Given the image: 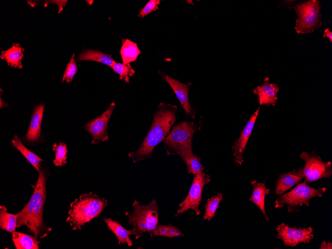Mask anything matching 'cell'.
Wrapping results in <instances>:
<instances>
[{"instance_id": "1", "label": "cell", "mask_w": 332, "mask_h": 249, "mask_svg": "<svg viewBox=\"0 0 332 249\" xmlns=\"http://www.w3.org/2000/svg\"><path fill=\"white\" fill-rule=\"evenodd\" d=\"M46 175L42 169L33 193L25 206L16 214L17 227L26 226L37 238H43L51 229L43 222V211L46 198Z\"/></svg>"}, {"instance_id": "2", "label": "cell", "mask_w": 332, "mask_h": 249, "mask_svg": "<svg viewBox=\"0 0 332 249\" xmlns=\"http://www.w3.org/2000/svg\"><path fill=\"white\" fill-rule=\"evenodd\" d=\"M177 107L161 103L159 105L152 126L138 149L130 152L128 156L134 163L151 157L155 148L164 141L176 121Z\"/></svg>"}, {"instance_id": "3", "label": "cell", "mask_w": 332, "mask_h": 249, "mask_svg": "<svg viewBox=\"0 0 332 249\" xmlns=\"http://www.w3.org/2000/svg\"><path fill=\"white\" fill-rule=\"evenodd\" d=\"M108 204L107 201L92 192L83 194L70 204L66 222L73 230H81L98 216Z\"/></svg>"}, {"instance_id": "4", "label": "cell", "mask_w": 332, "mask_h": 249, "mask_svg": "<svg viewBox=\"0 0 332 249\" xmlns=\"http://www.w3.org/2000/svg\"><path fill=\"white\" fill-rule=\"evenodd\" d=\"M133 212H126L129 224L133 226V235L136 239L145 233H152L159 224L158 205L155 199L147 205H141L135 199L133 203Z\"/></svg>"}, {"instance_id": "5", "label": "cell", "mask_w": 332, "mask_h": 249, "mask_svg": "<svg viewBox=\"0 0 332 249\" xmlns=\"http://www.w3.org/2000/svg\"><path fill=\"white\" fill-rule=\"evenodd\" d=\"M197 129L195 124L188 121L175 126L164 140L167 153L178 155L183 161L192 156V140Z\"/></svg>"}, {"instance_id": "6", "label": "cell", "mask_w": 332, "mask_h": 249, "mask_svg": "<svg viewBox=\"0 0 332 249\" xmlns=\"http://www.w3.org/2000/svg\"><path fill=\"white\" fill-rule=\"evenodd\" d=\"M321 5L318 0L300 2L292 7L297 15L294 27L297 34L312 33L322 25L320 12Z\"/></svg>"}, {"instance_id": "7", "label": "cell", "mask_w": 332, "mask_h": 249, "mask_svg": "<svg viewBox=\"0 0 332 249\" xmlns=\"http://www.w3.org/2000/svg\"><path fill=\"white\" fill-rule=\"evenodd\" d=\"M327 191L325 187L315 189L306 184L305 181L297 185L292 190L279 197L275 201V207L281 208L287 205L288 211L292 212L298 205L309 206V200L315 197H322Z\"/></svg>"}, {"instance_id": "8", "label": "cell", "mask_w": 332, "mask_h": 249, "mask_svg": "<svg viewBox=\"0 0 332 249\" xmlns=\"http://www.w3.org/2000/svg\"><path fill=\"white\" fill-rule=\"evenodd\" d=\"M310 156L307 152H303L300 158L305 162V166L301 169L306 182L316 181L324 177H330L332 174V163L325 162L317 155Z\"/></svg>"}, {"instance_id": "9", "label": "cell", "mask_w": 332, "mask_h": 249, "mask_svg": "<svg viewBox=\"0 0 332 249\" xmlns=\"http://www.w3.org/2000/svg\"><path fill=\"white\" fill-rule=\"evenodd\" d=\"M210 182V176L205 174L203 171L194 176L188 195L178 205L180 208L177 211L176 217L189 209L194 210L197 215L200 213L199 206L202 200L203 188Z\"/></svg>"}, {"instance_id": "10", "label": "cell", "mask_w": 332, "mask_h": 249, "mask_svg": "<svg viewBox=\"0 0 332 249\" xmlns=\"http://www.w3.org/2000/svg\"><path fill=\"white\" fill-rule=\"evenodd\" d=\"M276 230L277 238L281 240L284 245L295 247L300 243H309L314 238L312 234L313 229L311 227L308 228H297L290 227L288 225L282 223L279 225Z\"/></svg>"}, {"instance_id": "11", "label": "cell", "mask_w": 332, "mask_h": 249, "mask_svg": "<svg viewBox=\"0 0 332 249\" xmlns=\"http://www.w3.org/2000/svg\"><path fill=\"white\" fill-rule=\"evenodd\" d=\"M115 107V103L112 102L102 114L84 126V129L92 137L91 144H99L108 139L107 124Z\"/></svg>"}, {"instance_id": "12", "label": "cell", "mask_w": 332, "mask_h": 249, "mask_svg": "<svg viewBox=\"0 0 332 249\" xmlns=\"http://www.w3.org/2000/svg\"><path fill=\"white\" fill-rule=\"evenodd\" d=\"M259 111V108L253 113L243 129L239 139L232 147L234 161L238 166H242L243 163L244 151L253 128Z\"/></svg>"}, {"instance_id": "13", "label": "cell", "mask_w": 332, "mask_h": 249, "mask_svg": "<svg viewBox=\"0 0 332 249\" xmlns=\"http://www.w3.org/2000/svg\"><path fill=\"white\" fill-rule=\"evenodd\" d=\"M279 86L275 83H270L268 77L264 80V83L258 85L253 90V92L257 95L260 105H272L275 106L278 99L277 93Z\"/></svg>"}, {"instance_id": "14", "label": "cell", "mask_w": 332, "mask_h": 249, "mask_svg": "<svg viewBox=\"0 0 332 249\" xmlns=\"http://www.w3.org/2000/svg\"><path fill=\"white\" fill-rule=\"evenodd\" d=\"M162 78L171 87L180 104L184 108L186 114H191L192 108L188 99L189 84H184L178 80L173 79L166 75L162 74Z\"/></svg>"}, {"instance_id": "15", "label": "cell", "mask_w": 332, "mask_h": 249, "mask_svg": "<svg viewBox=\"0 0 332 249\" xmlns=\"http://www.w3.org/2000/svg\"><path fill=\"white\" fill-rule=\"evenodd\" d=\"M44 109V105L42 104L36 106L34 108L32 114L29 128L24 136L26 141L30 142H35L40 138Z\"/></svg>"}, {"instance_id": "16", "label": "cell", "mask_w": 332, "mask_h": 249, "mask_svg": "<svg viewBox=\"0 0 332 249\" xmlns=\"http://www.w3.org/2000/svg\"><path fill=\"white\" fill-rule=\"evenodd\" d=\"M303 177L300 168L282 174L279 176L276 184L275 194L277 195L282 194L297 184Z\"/></svg>"}, {"instance_id": "17", "label": "cell", "mask_w": 332, "mask_h": 249, "mask_svg": "<svg viewBox=\"0 0 332 249\" xmlns=\"http://www.w3.org/2000/svg\"><path fill=\"white\" fill-rule=\"evenodd\" d=\"M253 188V192L249 201L255 204L261 211L266 220L268 221L269 218L265 212L264 201L266 195L269 194L270 189L266 187L264 182H257L255 180L250 182Z\"/></svg>"}, {"instance_id": "18", "label": "cell", "mask_w": 332, "mask_h": 249, "mask_svg": "<svg viewBox=\"0 0 332 249\" xmlns=\"http://www.w3.org/2000/svg\"><path fill=\"white\" fill-rule=\"evenodd\" d=\"M24 51L19 43H13L10 48L1 52L0 58L5 60L8 66L21 69Z\"/></svg>"}, {"instance_id": "19", "label": "cell", "mask_w": 332, "mask_h": 249, "mask_svg": "<svg viewBox=\"0 0 332 249\" xmlns=\"http://www.w3.org/2000/svg\"><path fill=\"white\" fill-rule=\"evenodd\" d=\"M103 220L116 237L119 245L126 243L129 247L132 246L133 243L130 238V236L133 235L132 230L126 229L120 223L110 218H105Z\"/></svg>"}, {"instance_id": "20", "label": "cell", "mask_w": 332, "mask_h": 249, "mask_svg": "<svg viewBox=\"0 0 332 249\" xmlns=\"http://www.w3.org/2000/svg\"><path fill=\"white\" fill-rule=\"evenodd\" d=\"M78 61L87 60L99 62L112 67L116 63L110 54H106L98 50H84L78 57Z\"/></svg>"}, {"instance_id": "21", "label": "cell", "mask_w": 332, "mask_h": 249, "mask_svg": "<svg viewBox=\"0 0 332 249\" xmlns=\"http://www.w3.org/2000/svg\"><path fill=\"white\" fill-rule=\"evenodd\" d=\"M12 240L17 249H38L40 243L35 237L15 231Z\"/></svg>"}, {"instance_id": "22", "label": "cell", "mask_w": 332, "mask_h": 249, "mask_svg": "<svg viewBox=\"0 0 332 249\" xmlns=\"http://www.w3.org/2000/svg\"><path fill=\"white\" fill-rule=\"evenodd\" d=\"M10 142L12 146L18 150L39 172L40 170L39 163L43 160L25 147L17 135L13 137Z\"/></svg>"}, {"instance_id": "23", "label": "cell", "mask_w": 332, "mask_h": 249, "mask_svg": "<svg viewBox=\"0 0 332 249\" xmlns=\"http://www.w3.org/2000/svg\"><path fill=\"white\" fill-rule=\"evenodd\" d=\"M120 51L123 64L130 63L136 61L141 53L136 43L128 39H123Z\"/></svg>"}, {"instance_id": "24", "label": "cell", "mask_w": 332, "mask_h": 249, "mask_svg": "<svg viewBox=\"0 0 332 249\" xmlns=\"http://www.w3.org/2000/svg\"><path fill=\"white\" fill-rule=\"evenodd\" d=\"M17 227L16 215L9 213L4 206H0V228L11 233L15 231Z\"/></svg>"}, {"instance_id": "25", "label": "cell", "mask_w": 332, "mask_h": 249, "mask_svg": "<svg viewBox=\"0 0 332 249\" xmlns=\"http://www.w3.org/2000/svg\"><path fill=\"white\" fill-rule=\"evenodd\" d=\"M223 200V194L219 193L216 196L208 199L205 205V211L203 215L205 220L210 221L215 216L220 203Z\"/></svg>"}, {"instance_id": "26", "label": "cell", "mask_w": 332, "mask_h": 249, "mask_svg": "<svg viewBox=\"0 0 332 249\" xmlns=\"http://www.w3.org/2000/svg\"><path fill=\"white\" fill-rule=\"evenodd\" d=\"M53 151L55 152V159L53 163L56 166H61L67 163V145L65 143L54 144Z\"/></svg>"}, {"instance_id": "27", "label": "cell", "mask_w": 332, "mask_h": 249, "mask_svg": "<svg viewBox=\"0 0 332 249\" xmlns=\"http://www.w3.org/2000/svg\"><path fill=\"white\" fill-rule=\"evenodd\" d=\"M111 68L114 72L118 75L119 78L121 80H124L127 83H129L130 77H132L135 73L129 63L123 64L120 63H115Z\"/></svg>"}, {"instance_id": "28", "label": "cell", "mask_w": 332, "mask_h": 249, "mask_svg": "<svg viewBox=\"0 0 332 249\" xmlns=\"http://www.w3.org/2000/svg\"><path fill=\"white\" fill-rule=\"evenodd\" d=\"M189 173L194 176L203 171V168L200 163V159L194 155L187 158L184 161Z\"/></svg>"}, {"instance_id": "29", "label": "cell", "mask_w": 332, "mask_h": 249, "mask_svg": "<svg viewBox=\"0 0 332 249\" xmlns=\"http://www.w3.org/2000/svg\"><path fill=\"white\" fill-rule=\"evenodd\" d=\"M77 73V66L76 61L75 60V54H73L72 58L67 65L64 75L62 82L66 81L67 83L71 82Z\"/></svg>"}, {"instance_id": "30", "label": "cell", "mask_w": 332, "mask_h": 249, "mask_svg": "<svg viewBox=\"0 0 332 249\" xmlns=\"http://www.w3.org/2000/svg\"><path fill=\"white\" fill-rule=\"evenodd\" d=\"M160 3V0H150L145 6L139 12L138 16L140 18H143L144 16L147 15L149 13L154 11L156 10L159 8L158 5Z\"/></svg>"}, {"instance_id": "31", "label": "cell", "mask_w": 332, "mask_h": 249, "mask_svg": "<svg viewBox=\"0 0 332 249\" xmlns=\"http://www.w3.org/2000/svg\"><path fill=\"white\" fill-rule=\"evenodd\" d=\"M168 225H158L155 230L151 234V237L156 236L167 237Z\"/></svg>"}, {"instance_id": "32", "label": "cell", "mask_w": 332, "mask_h": 249, "mask_svg": "<svg viewBox=\"0 0 332 249\" xmlns=\"http://www.w3.org/2000/svg\"><path fill=\"white\" fill-rule=\"evenodd\" d=\"M181 236H183V234L178 229L170 225H168L167 238L172 239Z\"/></svg>"}, {"instance_id": "33", "label": "cell", "mask_w": 332, "mask_h": 249, "mask_svg": "<svg viewBox=\"0 0 332 249\" xmlns=\"http://www.w3.org/2000/svg\"><path fill=\"white\" fill-rule=\"evenodd\" d=\"M296 0H283L278 5V7L285 6L287 8L291 9L295 5Z\"/></svg>"}, {"instance_id": "34", "label": "cell", "mask_w": 332, "mask_h": 249, "mask_svg": "<svg viewBox=\"0 0 332 249\" xmlns=\"http://www.w3.org/2000/svg\"><path fill=\"white\" fill-rule=\"evenodd\" d=\"M320 249H332V243L330 242H326L325 241L322 242L320 247Z\"/></svg>"}, {"instance_id": "35", "label": "cell", "mask_w": 332, "mask_h": 249, "mask_svg": "<svg viewBox=\"0 0 332 249\" xmlns=\"http://www.w3.org/2000/svg\"><path fill=\"white\" fill-rule=\"evenodd\" d=\"M323 37H328L331 42H332V32L329 28H326L324 32Z\"/></svg>"}]
</instances>
